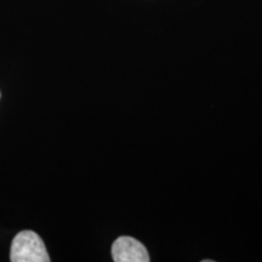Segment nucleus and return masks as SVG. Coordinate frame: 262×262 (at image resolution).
I'll return each mask as SVG.
<instances>
[{
	"mask_svg": "<svg viewBox=\"0 0 262 262\" xmlns=\"http://www.w3.org/2000/svg\"><path fill=\"white\" fill-rule=\"evenodd\" d=\"M10 260L12 262H49L44 242L33 231H22L16 234L11 244Z\"/></svg>",
	"mask_w": 262,
	"mask_h": 262,
	"instance_id": "1",
	"label": "nucleus"
},
{
	"mask_svg": "<svg viewBox=\"0 0 262 262\" xmlns=\"http://www.w3.org/2000/svg\"><path fill=\"white\" fill-rule=\"evenodd\" d=\"M0 97H2V93H0Z\"/></svg>",
	"mask_w": 262,
	"mask_h": 262,
	"instance_id": "3",
	"label": "nucleus"
},
{
	"mask_svg": "<svg viewBox=\"0 0 262 262\" xmlns=\"http://www.w3.org/2000/svg\"><path fill=\"white\" fill-rule=\"evenodd\" d=\"M112 257L116 262H149L145 245L133 237L123 235L112 245Z\"/></svg>",
	"mask_w": 262,
	"mask_h": 262,
	"instance_id": "2",
	"label": "nucleus"
}]
</instances>
